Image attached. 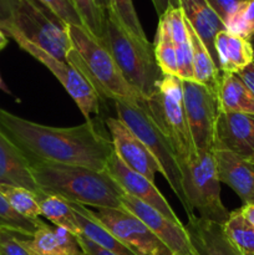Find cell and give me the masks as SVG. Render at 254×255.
I'll return each instance as SVG.
<instances>
[{
    "label": "cell",
    "mask_w": 254,
    "mask_h": 255,
    "mask_svg": "<svg viewBox=\"0 0 254 255\" xmlns=\"http://www.w3.org/2000/svg\"><path fill=\"white\" fill-rule=\"evenodd\" d=\"M0 131L29 162L82 166L106 171L114 146L95 122L75 127H50L27 121L0 109Z\"/></svg>",
    "instance_id": "6da1fadb"
},
{
    "label": "cell",
    "mask_w": 254,
    "mask_h": 255,
    "mask_svg": "<svg viewBox=\"0 0 254 255\" xmlns=\"http://www.w3.org/2000/svg\"><path fill=\"white\" fill-rule=\"evenodd\" d=\"M30 167L44 194L97 209L124 208L121 198L126 192L107 171L54 162H30Z\"/></svg>",
    "instance_id": "7a4b0ae2"
},
{
    "label": "cell",
    "mask_w": 254,
    "mask_h": 255,
    "mask_svg": "<svg viewBox=\"0 0 254 255\" xmlns=\"http://www.w3.org/2000/svg\"><path fill=\"white\" fill-rule=\"evenodd\" d=\"M69 34L72 49L67 52L66 61L91 82L101 99L112 101L143 99L125 80L109 50L85 27L69 25Z\"/></svg>",
    "instance_id": "3957f363"
},
{
    "label": "cell",
    "mask_w": 254,
    "mask_h": 255,
    "mask_svg": "<svg viewBox=\"0 0 254 255\" xmlns=\"http://www.w3.org/2000/svg\"><path fill=\"white\" fill-rule=\"evenodd\" d=\"M101 45L112 55L125 80L143 99H148L154 94L164 75L157 65L153 45L132 36L109 10L106 11Z\"/></svg>",
    "instance_id": "277c9868"
},
{
    "label": "cell",
    "mask_w": 254,
    "mask_h": 255,
    "mask_svg": "<svg viewBox=\"0 0 254 255\" xmlns=\"http://www.w3.org/2000/svg\"><path fill=\"white\" fill-rule=\"evenodd\" d=\"M0 29L7 36L22 37L61 61H66L72 49L69 25L37 0H15L11 17Z\"/></svg>",
    "instance_id": "5b68a950"
},
{
    "label": "cell",
    "mask_w": 254,
    "mask_h": 255,
    "mask_svg": "<svg viewBox=\"0 0 254 255\" xmlns=\"http://www.w3.org/2000/svg\"><path fill=\"white\" fill-rule=\"evenodd\" d=\"M143 104L157 128L171 144L181 168L197 154L184 111L182 80L164 75L154 94L144 99Z\"/></svg>",
    "instance_id": "8992f818"
},
{
    "label": "cell",
    "mask_w": 254,
    "mask_h": 255,
    "mask_svg": "<svg viewBox=\"0 0 254 255\" xmlns=\"http://www.w3.org/2000/svg\"><path fill=\"white\" fill-rule=\"evenodd\" d=\"M144 99L136 100H117L115 102L116 107L117 119L121 120L147 147L152 156L156 158L161 167V174L166 178L172 191L179 199L186 211L187 217L196 216L194 212L189 207L186 194L182 186V172L179 168L178 161L172 149L171 144L162 134V132L157 128L151 116L147 112L143 104Z\"/></svg>",
    "instance_id": "52a82bcc"
},
{
    "label": "cell",
    "mask_w": 254,
    "mask_h": 255,
    "mask_svg": "<svg viewBox=\"0 0 254 255\" xmlns=\"http://www.w3.org/2000/svg\"><path fill=\"white\" fill-rule=\"evenodd\" d=\"M182 186L192 211L204 221L223 226L229 212L221 199V181L217 171L214 151L197 152L181 166Z\"/></svg>",
    "instance_id": "ba28073f"
},
{
    "label": "cell",
    "mask_w": 254,
    "mask_h": 255,
    "mask_svg": "<svg viewBox=\"0 0 254 255\" xmlns=\"http://www.w3.org/2000/svg\"><path fill=\"white\" fill-rule=\"evenodd\" d=\"M182 90L187 122L196 151H213L214 127L221 111L217 91L193 80H182Z\"/></svg>",
    "instance_id": "9c48e42d"
},
{
    "label": "cell",
    "mask_w": 254,
    "mask_h": 255,
    "mask_svg": "<svg viewBox=\"0 0 254 255\" xmlns=\"http://www.w3.org/2000/svg\"><path fill=\"white\" fill-rule=\"evenodd\" d=\"M17 45L24 51L31 55L32 57L41 62L45 67L50 70L64 86L67 94L71 96L75 104L80 109L81 114L86 119V121H91V115H97L100 111V95L92 86L91 82L81 74L77 69L67 61H61L54 57L52 55L47 54L45 50L40 49L36 45L31 44L27 40L20 36H11Z\"/></svg>",
    "instance_id": "30bf717a"
},
{
    "label": "cell",
    "mask_w": 254,
    "mask_h": 255,
    "mask_svg": "<svg viewBox=\"0 0 254 255\" xmlns=\"http://www.w3.org/2000/svg\"><path fill=\"white\" fill-rule=\"evenodd\" d=\"M100 224L137 255H173L148 227L125 208L91 211Z\"/></svg>",
    "instance_id": "8fae6325"
},
{
    "label": "cell",
    "mask_w": 254,
    "mask_h": 255,
    "mask_svg": "<svg viewBox=\"0 0 254 255\" xmlns=\"http://www.w3.org/2000/svg\"><path fill=\"white\" fill-rule=\"evenodd\" d=\"M121 203L126 211L141 219L148 227L149 231L158 237L159 241L172 252V254L196 255L183 224L166 218L151 206L127 193L121 198Z\"/></svg>",
    "instance_id": "7c38bea8"
},
{
    "label": "cell",
    "mask_w": 254,
    "mask_h": 255,
    "mask_svg": "<svg viewBox=\"0 0 254 255\" xmlns=\"http://www.w3.org/2000/svg\"><path fill=\"white\" fill-rule=\"evenodd\" d=\"M213 151H228L249 161L254 154V115L219 111Z\"/></svg>",
    "instance_id": "4fadbf2b"
},
{
    "label": "cell",
    "mask_w": 254,
    "mask_h": 255,
    "mask_svg": "<svg viewBox=\"0 0 254 255\" xmlns=\"http://www.w3.org/2000/svg\"><path fill=\"white\" fill-rule=\"evenodd\" d=\"M106 171L109 172L110 176L121 186V188L127 194L151 206L152 208H154L159 213L163 214L166 218L171 219V221L176 222V223H181L177 214L171 208V206H169L167 199L163 197V194L158 191L154 182L149 181L143 174L129 168L115 153V151L111 154V157H110Z\"/></svg>",
    "instance_id": "5bb4252c"
},
{
    "label": "cell",
    "mask_w": 254,
    "mask_h": 255,
    "mask_svg": "<svg viewBox=\"0 0 254 255\" xmlns=\"http://www.w3.org/2000/svg\"><path fill=\"white\" fill-rule=\"evenodd\" d=\"M106 126L111 134L114 151L129 168L143 174L149 181L154 182L156 173H161V167L143 142L120 119L109 117Z\"/></svg>",
    "instance_id": "9a60e30c"
},
{
    "label": "cell",
    "mask_w": 254,
    "mask_h": 255,
    "mask_svg": "<svg viewBox=\"0 0 254 255\" xmlns=\"http://www.w3.org/2000/svg\"><path fill=\"white\" fill-rule=\"evenodd\" d=\"M219 181L231 187L244 204H254V166L228 151H214Z\"/></svg>",
    "instance_id": "2e32d148"
},
{
    "label": "cell",
    "mask_w": 254,
    "mask_h": 255,
    "mask_svg": "<svg viewBox=\"0 0 254 255\" xmlns=\"http://www.w3.org/2000/svg\"><path fill=\"white\" fill-rule=\"evenodd\" d=\"M0 184L22 187L36 194L39 199L45 196L35 182L30 162L1 131H0Z\"/></svg>",
    "instance_id": "e0dca14e"
},
{
    "label": "cell",
    "mask_w": 254,
    "mask_h": 255,
    "mask_svg": "<svg viewBox=\"0 0 254 255\" xmlns=\"http://www.w3.org/2000/svg\"><path fill=\"white\" fill-rule=\"evenodd\" d=\"M179 7L183 11L184 17L193 31L198 35L209 55L213 59L216 66L219 69L214 40L218 32L226 29L218 15L213 11L206 0H179ZM221 71V70H219Z\"/></svg>",
    "instance_id": "ac0fdd59"
},
{
    "label": "cell",
    "mask_w": 254,
    "mask_h": 255,
    "mask_svg": "<svg viewBox=\"0 0 254 255\" xmlns=\"http://www.w3.org/2000/svg\"><path fill=\"white\" fill-rule=\"evenodd\" d=\"M20 243L30 255H86L76 236L61 227L42 224L32 237L20 238Z\"/></svg>",
    "instance_id": "d6986e66"
},
{
    "label": "cell",
    "mask_w": 254,
    "mask_h": 255,
    "mask_svg": "<svg viewBox=\"0 0 254 255\" xmlns=\"http://www.w3.org/2000/svg\"><path fill=\"white\" fill-rule=\"evenodd\" d=\"M184 228L196 255H242L227 239L221 224L193 216Z\"/></svg>",
    "instance_id": "ffe728a7"
},
{
    "label": "cell",
    "mask_w": 254,
    "mask_h": 255,
    "mask_svg": "<svg viewBox=\"0 0 254 255\" xmlns=\"http://www.w3.org/2000/svg\"><path fill=\"white\" fill-rule=\"evenodd\" d=\"M221 72L238 74L254 62V49L248 39L232 34L228 30L218 32L214 40Z\"/></svg>",
    "instance_id": "44dd1931"
},
{
    "label": "cell",
    "mask_w": 254,
    "mask_h": 255,
    "mask_svg": "<svg viewBox=\"0 0 254 255\" xmlns=\"http://www.w3.org/2000/svg\"><path fill=\"white\" fill-rule=\"evenodd\" d=\"M163 15L168 22L172 41L176 47L177 65H178L177 76L183 81H191L193 80V60H192V45L187 30L186 17L181 7L168 9Z\"/></svg>",
    "instance_id": "7402d4cb"
},
{
    "label": "cell",
    "mask_w": 254,
    "mask_h": 255,
    "mask_svg": "<svg viewBox=\"0 0 254 255\" xmlns=\"http://www.w3.org/2000/svg\"><path fill=\"white\" fill-rule=\"evenodd\" d=\"M217 95L221 111L254 115V96L237 74L222 72Z\"/></svg>",
    "instance_id": "603a6c76"
},
{
    "label": "cell",
    "mask_w": 254,
    "mask_h": 255,
    "mask_svg": "<svg viewBox=\"0 0 254 255\" xmlns=\"http://www.w3.org/2000/svg\"><path fill=\"white\" fill-rule=\"evenodd\" d=\"M69 203L71 204L74 211L76 212L80 236L86 237L87 239L96 243L97 246L102 247V248L107 249V251L112 252L116 255H137L128 247H126L122 242H120L116 237L112 236L102 224H100L95 219V217L92 216L91 209L82 206V204L71 203V202H69Z\"/></svg>",
    "instance_id": "cb8c5ba5"
},
{
    "label": "cell",
    "mask_w": 254,
    "mask_h": 255,
    "mask_svg": "<svg viewBox=\"0 0 254 255\" xmlns=\"http://www.w3.org/2000/svg\"><path fill=\"white\" fill-rule=\"evenodd\" d=\"M187 21V20H186ZM189 39L192 45V60H193V81L204 85L209 89L218 91L219 77L222 72L214 64L203 42L187 22Z\"/></svg>",
    "instance_id": "d4e9b609"
},
{
    "label": "cell",
    "mask_w": 254,
    "mask_h": 255,
    "mask_svg": "<svg viewBox=\"0 0 254 255\" xmlns=\"http://www.w3.org/2000/svg\"><path fill=\"white\" fill-rule=\"evenodd\" d=\"M41 216L49 219L56 227L66 229L74 236H80L79 223H77L76 212L71 204L64 198L51 194H45L39 199Z\"/></svg>",
    "instance_id": "484cf974"
},
{
    "label": "cell",
    "mask_w": 254,
    "mask_h": 255,
    "mask_svg": "<svg viewBox=\"0 0 254 255\" xmlns=\"http://www.w3.org/2000/svg\"><path fill=\"white\" fill-rule=\"evenodd\" d=\"M223 232L232 246L242 255H254V227L237 209L229 213Z\"/></svg>",
    "instance_id": "4316f807"
},
{
    "label": "cell",
    "mask_w": 254,
    "mask_h": 255,
    "mask_svg": "<svg viewBox=\"0 0 254 255\" xmlns=\"http://www.w3.org/2000/svg\"><path fill=\"white\" fill-rule=\"evenodd\" d=\"M153 51L157 65L163 72V75L177 76L178 75V65H177L176 47L172 41L168 22H167L164 15L159 16L156 40H154L153 44Z\"/></svg>",
    "instance_id": "83f0119b"
},
{
    "label": "cell",
    "mask_w": 254,
    "mask_h": 255,
    "mask_svg": "<svg viewBox=\"0 0 254 255\" xmlns=\"http://www.w3.org/2000/svg\"><path fill=\"white\" fill-rule=\"evenodd\" d=\"M0 193L16 213L31 221H39L41 216L39 197L22 187L0 184Z\"/></svg>",
    "instance_id": "f1b7e54d"
},
{
    "label": "cell",
    "mask_w": 254,
    "mask_h": 255,
    "mask_svg": "<svg viewBox=\"0 0 254 255\" xmlns=\"http://www.w3.org/2000/svg\"><path fill=\"white\" fill-rule=\"evenodd\" d=\"M79 12L84 27L101 44L105 34L106 11L99 5L97 0H71Z\"/></svg>",
    "instance_id": "f546056e"
},
{
    "label": "cell",
    "mask_w": 254,
    "mask_h": 255,
    "mask_svg": "<svg viewBox=\"0 0 254 255\" xmlns=\"http://www.w3.org/2000/svg\"><path fill=\"white\" fill-rule=\"evenodd\" d=\"M42 224L45 223L41 219L31 221L16 213L0 193V229H6L25 238H30Z\"/></svg>",
    "instance_id": "4dcf8cb0"
},
{
    "label": "cell",
    "mask_w": 254,
    "mask_h": 255,
    "mask_svg": "<svg viewBox=\"0 0 254 255\" xmlns=\"http://www.w3.org/2000/svg\"><path fill=\"white\" fill-rule=\"evenodd\" d=\"M109 2L110 5L107 10L116 16V19L127 32H129L139 41L149 42L137 16L132 0H109Z\"/></svg>",
    "instance_id": "1f68e13d"
},
{
    "label": "cell",
    "mask_w": 254,
    "mask_h": 255,
    "mask_svg": "<svg viewBox=\"0 0 254 255\" xmlns=\"http://www.w3.org/2000/svg\"><path fill=\"white\" fill-rule=\"evenodd\" d=\"M226 29L232 34L244 39H251L254 35V0H246L238 11L233 15Z\"/></svg>",
    "instance_id": "d6a6232c"
},
{
    "label": "cell",
    "mask_w": 254,
    "mask_h": 255,
    "mask_svg": "<svg viewBox=\"0 0 254 255\" xmlns=\"http://www.w3.org/2000/svg\"><path fill=\"white\" fill-rule=\"evenodd\" d=\"M37 1L49 7L54 14H56L67 25L84 27L81 17L75 9L71 0H37Z\"/></svg>",
    "instance_id": "836d02e7"
},
{
    "label": "cell",
    "mask_w": 254,
    "mask_h": 255,
    "mask_svg": "<svg viewBox=\"0 0 254 255\" xmlns=\"http://www.w3.org/2000/svg\"><path fill=\"white\" fill-rule=\"evenodd\" d=\"M19 234L0 229V255H30L20 243Z\"/></svg>",
    "instance_id": "e575fe53"
},
{
    "label": "cell",
    "mask_w": 254,
    "mask_h": 255,
    "mask_svg": "<svg viewBox=\"0 0 254 255\" xmlns=\"http://www.w3.org/2000/svg\"><path fill=\"white\" fill-rule=\"evenodd\" d=\"M206 1L218 15L223 24L227 25L246 0H206Z\"/></svg>",
    "instance_id": "d590c367"
},
{
    "label": "cell",
    "mask_w": 254,
    "mask_h": 255,
    "mask_svg": "<svg viewBox=\"0 0 254 255\" xmlns=\"http://www.w3.org/2000/svg\"><path fill=\"white\" fill-rule=\"evenodd\" d=\"M77 241H79L80 246H81L82 251L86 255H116L112 252L107 251V249L102 248V247L97 246L96 243L91 242L84 236H77Z\"/></svg>",
    "instance_id": "8d00e7d4"
},
{
    "label": "cell",
    "mask_w": 254,
    "mask_h": 255,
    "mask_svg": "<svg viewBox=\"0 0 254 255\" xmlns=\"http://www.w3.org/2000/svg\"><path fill=\"white\" fill-rule=\"evenodd\" d=\"M237 75L241 77L242 81L246 84V86L248 87L249 91H251L252 95L254 96V62H252L248 66L244 67V69L242 70V71H239Z\"/></svg>",
    "instance_id": "74e56055"
},
{
    "label": "cell",
    "mask_w": 254,
    "mask_h": 255,
    "mask_svg": "<svg viewBox=\"0 0 254 255\" xmlns=\"http://www.w3.org/2000/svg\"><path fill=\"white\" fill-rule=\"evenodd\" d=\"M15 0H0V25L9 21L12 14Z\"/></svg>",
    "instance_id": "f35d334b"
},
{
    "label": "cell",
    "mask_w": 254,
    "mask_h": 255,
    "mask_svg": "<svg viewBox=\"0 0 254 255\" xmlns=\"http://www.w3.org/2000/svg\"><path fill=\"white\" fill-rule=\"evenodd\" d=\"M152 1L159 16H162L168 9L179 7V0H152Z\"/></svg>",
    "instance_id": "ab89813d"
},
{
    "label": "cell",
    "mask_w": 254,
    "mask_h": 255,
    "mask_svg": "<svg viewBox=\"0 0 254 255\" xmlns=\"http://www.w3.org/2000/svg\"><path fill=\"white\" fill-rule=\"evenodd\" d=\"M239 211L242 216L254 227V204H244Z\"/></svg>",
    "instance_id": "60d3db41"
},
{
    "label": "cell",
    "mask_w": 254,
    "mask_h": 255,
    "mask_svg": "<svg viewBox=\"0 0 254 255\" xmlns=\"http://www.w3.org/2000/svg\"><path fill=\"white\" fill-rule=\"evenodd\" d=\"M6 45H7V36L5 35V32L0 29V51H1Z\"/></svg>",
    "instance_id": "b9f144b4"
},
{
    "label": "cell",
    "mask_w": 254,
    "mask_h": 255,
    "mask_svg": "<svg viewBox=\"0 0 254 255\" xmlns=\"http://www.w3.org/2000/svg\"><path fill=\"white\" fill-rule=\"evenodd\" d=\"M97 2H99V5L105 10V11H107V9H109V5H110L109 0H97Z\"/></svg>",
    "instance_id": "7bdbcfd3"
},
{
    "label": "cell",
    "mask_w": 254,
    "mask_h": 255,
    "mask_svg": "<svg viewBox=\"0 0 254 255\" xmlns=\"http://www.w3.org/2000/svg\"><path fill=\"white\" fill-rule=\"evenodd\" d=\"M0 90H1V91H4V92H6V94H10V90L7 89V86L5 85V82L2 81L1 76H0Z\"/></svg>",
    "instance_id": "ee69618b"
},
{
    "label": "cell",
    "mask_w": 254,
    "mask_h": 255,
    "mask_svg": "<svg viewBox=\"0 0 254 255\" xmlns=\"http://www.w3.org/2000/svg\"><path fill=\"white\" fill-rule=\"evenodd\" d=\"M249 162H251V163L253 164V166H254V154H253V157H252V158L249 159Z\"/></svg>",
    "instance_id": "f6af8a7d"
}]
</instances>
